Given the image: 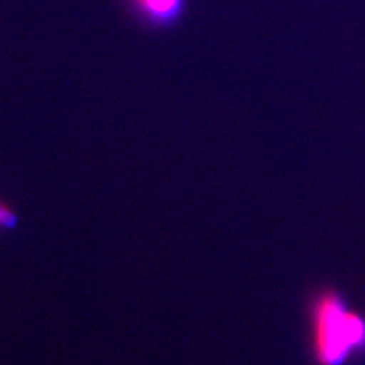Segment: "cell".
Masks as SVG:
<instances>
[{"label": "cell", "instance_id": "3957f363", "mask_svg": "<svg viewBox=\"0 0 365 365\" xmlns=\"http://www.w3.org/2000/svg\"><path fill=\"white\" fill-rule=\"evenodd\" d=\"M19 222V216L8 204L0 201V230H11Z\"/></svg>", "mask_w": 365, "mask_h": 365}, {"label": "cell", "instance_id": "7a4b0ae2", "mask_svg": "<svg viewBox=\"0 0 365 365\" xmlns=\"http://www.w3.org/2000/svg\"><path fill=\"white\" fill-rule=\"evenodd\" d=\"M134 19L151 29H169L182 20L189 0H125Z\"/></svg>", "mask_w": 365, "mask_h": 365}, {"label": "cell", "instance_id": "6da1fadb", "mask_svg": "<svg viewBox=\"0 0 365 365\" xmlns=\"http://www.w3.org/2000/svg\"><path fill=\"white\" fill-rule=\"evenodd\" d=\"M314 355L318 365H344L365 353V318L336 292L319 294L312 307Z\"/></svg>", "mask_w": 365, "mask_h": 365}]
</instances>
